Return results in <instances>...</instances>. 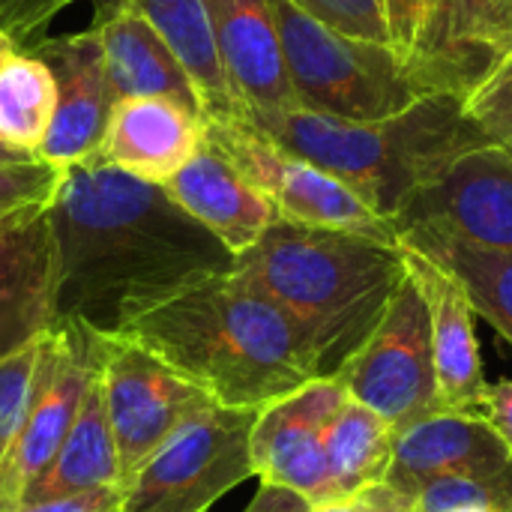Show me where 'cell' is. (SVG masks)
<instances>
[{
    "label": "cell",
    "instance_id": "6da1fadb",
    "mask_svg": "<svg viewBox=\"0 0 512 512\" xmlns=\"http://www.w3.org/2000/svg\"><path fill=\"white\" fill-rule=\"evenodd\" d=\"M48 222L51 324H81L108 339L234 270V255L162 186L99 159L66 168Z\"/></svg>",
    "mask_w": 512,
    "mask_h": 512
},
{
    "label": "cell",
    "instance_id": "7a4b0ae2",
    "mask_svg": "<svg viewBox=\"0 0 512 512\" xmlns=\"http://www.w3.org/2000/svg\"><path fill=\"white\" fill-rule=\"evenodd\" d=\"M123 339L150 348L222 408L261 411L324 378L306 333L234 270L138 318Z\"/></svg>",
    "mask_w": 512,
    "mask_h": 512
},
{
    "label": "cell",
    "instance_id": "3957f363",
    "mask_svg": "<svg viewBox=\"0 0 512 512\" xmlns=\"http://www.w3.org/2000/svg\"><path fill=\"white\" fill-rule=\"evenodd\" d=\"M405 273L402 243L285 219L234 258V276L306 333L324 378L369 339Z\"/></svg>",
    "mask_w": 512,
    "mask_h": 512
},
{
    "label": "cell",
    "instance_id": "277c9868",
    "mask_svg": "<svg viewBox=\"0 0 512 512\" xmlns=\"http://www.w3.org/2000/svg\"><path fill=\"white\" fill-rule=\"evenodd\" d=\"M237 117L282 150L342 180L393 225L453 159L489 144L465 117V93H438L375 123L339 120L303 105L243 108Z\"/></svg>",
    "mask_w": 512,
    "mask_h": 512
},
{
    "label": "cell",
    "instance_id": "5b68a950",
    "mask_svg": "<svg viewBox=\"0 0 512 512\" xmlns=\"http://www.w3.org/2000/svg\"><path fill=\"white\" fill-rule=\"evenodd\" d=\"M294 96L303 108L354 123L396 117L438 93L474 87L441 60L405 57L393 45L354 39L324 27L291 0H267Z\"/></svg>",
    "mask_w": 512,
    "mask_h": 512
},
{
    "label": "cell",
    "instance_id": "8992f818",
    "mask_svg": "<svg viewBox=\"0 0 512 512\" xmlns=\"http://www.w3.org/2000/svg\"><path fill=\"white\" fill-rule=\"evenodd\" d=\"M258 411L213 405L180 426L123 486V512H207L252 477Z\"/></svg>",
    "mask_w": 512,
    "mask_h": 512
},
{
    "label": "cell",
    "instance_id": "52a82bcc",
    "mask_svg": "<svg viewBox=\"0 0 512 512\" xmlns=\"http://www.w3.org/2000/svg\"><path fill=\"white\" fill-rule=\"evenodd\" d=\"M108 336L81 324H51L39 339V360L24 423L0 459V512H15L69 435L90 381L105 360Z\"/></svg>",
    "mask_w": 512,
    "mask_h": 512
},
{
    "label": "cell",
    "instance_id": "ba28073f",
    "mask_svg": "<svg viewBox=\"0 0 512 512\" xmlns=\"http://www.w3.org/2000/svg\"><path fill=\"white\" fill-rule=\"evenodd\" d=\"M207 141L276 207L279 219L399 243L396 225L378 216L354 189L282 150L246 120H207Z\"/></svg>",
    "mask_w": 512,
    "mask_h": 512
},
{
    "label": "cell",
    "instance_id": "9c48e42d",
    "mask_svg": "<svg viewBox=\"0 0 512 512\" xmlns=\"http://www.w3.org/2000/svg\"><path fill=\"white\" fill-rule=\"evenodd\" d=\"M330 378L396 432L438 414L429 309L408 273L369 339Z\"/></svg>",
    "mask_w": 512,
    "mask_h": 512
},
{
    "label": "cell",
    "instance_id": "30bf717a",
    "mask_svg": "<svg viewBox=\"0 0 512 512\" xmlns=\"http://www.w3.org/2000/svg\"><path fill=\"white\" fill-rule=\"evenodd\" d=\"M102 387L123 486L180 426L216 405L207 390L123 336L105 345Z\"/></svg>",
    "mask_w": 512,
    "mask_h": 512
},
{
    "label": "cell",
    "instance_id": "8fae6325",
    "mask_svg": "<svg viewBox=\"0 0 512 512\" xmlns=\"http://www.w3.org/2000/svg\"><path fill=\"white\" fill-rule=\"evenodd\" d=\"M432 225L480 249L512 255V150L477 144L423 186L396 219Z\"/></svg>",
    "mask_w": 512,
    "mask_h": 512
},
{
    "label": "cell",
    "instance_id": "7c38bea8",
    "mask_svg": "<svg viewBox=\"0 0 512 512\" xmlns=\"http://www.w3.org/2000/svg\"><path fill=\"white\" fill-rule=\"evenodd\" d=\"M345 399L348 393L336 378H315L297 393L261 408L249 438L252 477L300 495L309 507L333 504L324 432Z\"/></svg>",
    "mask_w": 512,
    "mask_h": 512
},
{
    "label": "cell",
    "instance_id": "4fadbf2b",
    "mask_svg": "<svg viewBox=\"0 0 512 512\" xmlns=\"http://www.w3.org/2000/svg\"><path fill=\"white\" fill-rule=\"evenodd\" d=\"M30 54L51 69L57 84V108L36 159L57 168H75L96 159L114 105L96 27L45 36Z\"/></svg>",
    "mask_w": 512,
    "mask_h": 512
},
{
    "label": "cell",
    "instance_id": "5bb4252c",
    "mask_svg": "<svg viewBox=\"0 0 512 512\" xmlns=\"http://www.w3.org/2000/svg\"><path fill=\"white\" fill-rule=\"evenodd\" d=\"M405 267L429 309L438 414L486 420L489 381L480 357L477 309L468 291L447 267L435 264L432 258L414 249H405Z\"/></svg>",
    "mask_w": 512,
    "mask_h": 512
},
{
    "label": "cell",
    "instance_id": "9a60e30c",
    "mask_svg": "<svg viewBox=\"0 0 512 512\" xmlns=\"http://www.w3.org/2000/svg\"><path fill=\"white\" fill-rule=\"evenodd\" d=\"M207 144V117L159 96L114 99L99 162L165 186Z\"/></svg>",
    "mask_w": 512,
    "mask_h": 512
},
{
    "label": "cell",
    "instance_id": "2e32d148",
    "mask_svg": "<svg viewBox=\"0 0 512 512\" xmlns=\"http://www.w3.org/2000/svg\"><path fill=\"white\" fill-rule=\"evenodd\" d=\"M432 477H474L512 489V453L483 417L432 414L396 432L384 486L408 492Z\"/></svg>",
    "mask_w": 512,
    "mask_h": 512
},
{
    "label": "cell",
    "instance_id": "e0dca14e",
    "mask_svg": "<svg viewBox=\"0 0 512 512\" xmlns=\"http://www.w3.org/2000/svg\"><path fill=\"white\" fill-rule=\"evenodd\" d=\"M54 246L48 207L0 219V357L51 327Z\"/></svg>",
    "mask_w": 512,
    "mask_h": 512
},
{
    "label": "cell",
    "instance_id": "ac0fdd59",
    "mask_svg": "<svg viewBox=\"0 0 512 512\" xmlns=\"http://www.w3.org/2000/svg\"><path fill=\"white\" fill-rule=\"evenodd\" d=\"M225 75L243 108L300 105L285 69L276 21L267 0H204Z\"/></svg>",
    "mask_w": 512,
    "mask_h": 512
},
{
    "label": "cell",
    "instance_id": "d6986e66",
    "mask_svg": "<svg viewBox=\"0 0 512 512\" xmlns=\"http://www.w3.org/2000/svg\"><path fill=\"white\" fill-rule=\"evenodd\" d=\"M162 189L234 258L252 249L279 219L276 207L210 141Z\"/></svg>",
    "mask_w": 512,
    "mask_h": 512
},
{
    "label": "cell",
    "instance_id": "ffe728a7",
    "mask_svg": "<svg viewBox=\"0 0 512 512\" xmlns=\"http://www.w3.org/2000/svg\"><path fill=\"white\" fill-rule=\"evenodd\" d=\"M105 75L114 99L123 96H159L171 99L201 117H207L204 99L180 60L162 42V36L132 9L120 6L96 24Z\"/></svg>",
    "mask_w": 512,
    "mask_h": 512
},
{
    "label": "cell",
    "instance_id": "44dd1931",
    "mask_svg": "<svg viewBox=\"0 0 512 512\" xmlns=\"http://www.w3.org/2000/svg\"><path fill=\"white\" fill-rule=\"evenodd\" d=\"M108 486L123 489V477H120L114 432H111L108 405H105L102 369H99V375L90 381L84 393L78 417L69 435L63 438L57 456L42 471V477L24 492L21 504H39V501L66 498V495H78L90 489H108Z\"/></svg>",
    "mask_w": 512,
    "mask_h": 512
},
{
    "label": "cell",
    "instance_id": "7402d4cb",
    "mask_svg": "<svg viewBox=\"0 0 512 512\" xmlns=\"http://www.w3.org/2000/svg\"><path fill=\"white\" fill-rule=\"evenodd\" d=\"M126 6H132L180 60L204 99L207 120L240 114V99L225 75L204 0H126Z\"/></svg>",
    "mask_w": 512,
    "mask_h": 512
},
{
    "label": "cell",
    "instance_id": "603a6c76",
    "mask_svg": "<svg viewBox=\"0 0 512 512\" xmlns=\"http://www.w3.org/2000/svg\"><path fill=\"white\" fill-rule=\"evenodd\" d=\"M399 243L447 267L468 291L477 315L512 345V255L480 249L432 225L399 228Z\"/></svg>",
    "mask_w": 512,
    "mask_h": 512
},
{
    "label": "cell",
    "instance_id": "cb8c5ba5",
    "mask_svg": "<svg viewBox=\"0 0 512 512\" xmlns=\"http://www.w3.org/2000/svg\"><path fill=\"white\" fill-rule=\"evenodd\" d=\"M393 450L396 429L348 396L324 432V459L333 498L357 501L363 492L381 486L390 474Z\"/></svg>",
    "mask_w": 512,
    "mask_h": 512
},
{
    "label": "cell",
    "instance_id": "d4e9b609",
    "mask_svg": "<svg viewBox=\"0 0 512 512\" xmlns=\"http://www.w3.org/2000/svg\"><path fill=\"white\" fill-rule=\"evenodd\" d=\"M57 108L51 69L18 42L0 33V144L36 159Z\"/></svg>",
    "mask_w": 512,
    "mask_h": 512
},
{
    "label": "cell",
    "instance_id": "484cf974",
    "mask_svg": "<svg viewBox=\"0 0 512 512\" xmlns=\"http://www.w3.org/2000/svg\"><path fill=\"white\" fill-rule=\"evenodd\" d=\"M390 42L405 57L441 60L474 84L495 66L486 54L459 48L453 39V0H381Z\"/></svg>",
    "mask_w": 512,
    "mask_h": 512
},
{
    "label": "cell",
    "instance_id": "4316f807",
    "mask_svg": "<svg viewBox=\"0 0 512 512\" xmlns=\"http://www.w3.org/2000/svg\"><path fill=\"white\" fill-rule=\"evenodd\" d=\"M465 117L489 144L512 150V54L501 57L465 93Z\"/></svg>",
    "mask_w": 512,
    "mask_h": 512
},
{
    "label": "cell",
    "instance_id": "83f0119b",
    "mask_svg": "<svg viewBox=\"0 0 512 512\" xmlns=\"http://www.w3.org/2000/svg\"><path fill=\"white\" fill-rule=\"evenodd\" d=\"M396 495L414 512H453L465 507H492L504 512L512 504V489L474 477H432Z\"/></svg>",
    "mask_w": 512,
    "mask_h": 512
},
{
    "label": "cell",
    "instance_id": "f1b7e54d",
    "mask_svg": "<svg viewBox=\"0 0 512 512\" xmlns=\"http://www.w3.org/2000/svg\"><path fill=\"white\" fill-rule=\"evenodd\" d=\"M39 339L0 357V459L12 447L27 414L36 360H39Z\"/></svg>",
    "mask_w": 512,
    "mask_h": 512
},
{
    "label": "cell",
    "instance_id": "f546056e",
    "mask_svg": "<svg viewBox=\"0 0 512 512\" xmlns=\"http://www.w3.org/2000/svg\"><path fill=\"white\" fill-rule=\"evenodd\" d=\"M63 177L66 168L39 159L0 165V219L33 207H51Z\"/></svg>",
    "mask_w": 512,
    "mask_h": 512
},
{
    "label": "cell",
    "instance_id": "4dcf8cb0",
    "mask_svg": "<svg viewBox=\"0 0 512 512\" xmlns=\"http://www.w3.org/2000/svg\"><path fill=\"white\" fill-rule=\"evenodd\" d=\"M291 3L336 33L393 45L381 0H291Z\"/></svg>",
    "mask_w": 512,
    "mask_h": 512
},
{
    "label": "cell",
    "instance_id": "1f68e13d",
    "mask_svg": "<svg viewBox=\"0 0 512 512\" xmlns=\"http://www.w3.org/2000/svg\"><path fill=\"white\" fill-rule=\"evenodd\" d=\"M78 0H0V33L30 51L48 36V27Z\"/></svg>",
    "mask_w": 512,
    "mask_h": 512
},
{
    "label": "cell",
    "instance_id": "d6a6232c",
    "mask_svg": "<svg viewBox=\"0 0 512 512\" xmlns=\"http://www.w3.org/2000/svg\"><path fill=\"white\" fill-rule=\"evenodd\" d=\"M471 45L483 48L495 63L512 54V0H492L471 27Z\"/></svg>",
    "mask_w": 512,
    "mask_h": 512
},
{
    "label": "cell",
    "instance_id": "836d02e7",
    "mask_svg": "<svg viewBox=\"0 0 512 512\" xmlns=\"http://www.w3.org/2000/svg\"><path fill=\"white\" fill-rule=\"evenodd\" d=\"M15 512H123V489L120 486L90 489L66 498L39 501V504H21Z\"/></svg>",
    "mask_w": 512,
    "mask_h": 512
},
{
    "label": "cell",
    "instance_id": "e575fe53",
    "mask_svg": "<svg viewBox=\"0 0 512 512\" xmlns=\"http://www.w3.org/2000/svg\"><path fill=\"white\" fill-rule=\"evenodd\" d=\"M489 426L498 432V438L512 453V378L489 384V408H486Z\"/></svg>",
    "mask_w": 512,
    "mask_h": 512
},
{
    "label": "cell",
    "instance_id": "d590c367",
    "mask_svg": "<svg viewBox=\"0 0 512 512\" xmlns=\"http://www.w3.org/2000/svg\"><path fill=\"white\" fill-rule=\"evenodd\" d=\"M309 510V504L300 498V495H294V492H288V489H279V486H264L261 483V489L255 492V498L249 501V507L243 512H306Z\"/></svg>",
    "mask_w": 512,
    "mask_h": 512
},
{
    "label": "cell",
    "instance_id": "8d00e7d4",
    "mask_svg": "<svg viewBox=\"0 0 512 512\" xmlns=\"http://www.w3.org/2000/svg\"><path fill=\"white\" fill-rule=\"evenodd\" d=\"M492 0H453V39H456V45L459 48H468V51H477V54H486L483 48H477V45H471V27H474V21L483 15V9L489 6ZM489 57V54H486ZM492 60V57H489Z\"/></svg>",
    "mask_w": 512,
    "mask_h": 512
},
{
    "label": "cell",
    "instance_id": "74e56055",
    "mask_svg": "<svg viewBox=\"0 0 512 512\" xmlns=\"http://www.w3.org/2000/svg\"><path fill=\"white\" fill-rule=\"evenodd\" d=\"M357 504L363 507V512H414L390 486H375V489H369V492H363L360 498H357Z\"/></svg>",
    "mask_w": 512,
    "mask_h": 512
},
{
    "label": "cell",
    "instance_id": "f35d334b",
    "mask_svg": "<svg viewBox=\"0 0 512 512\" xmlns=\"http://www.w3.org/2000/svg\"><path fill=\"white\" fill-rule=\"evenodd\" d=\"M306 512H363L357 501H333V504H321V507H309Z\"/></svg>",
    "mask_w": 512,
    "mask_h": 512
},
{
    "label": "cell",
    "instance_id": "ab89813d",
    "mask_svg": "<svg viewBox=\"0 0 512 512\" xmlns=\"http://www.w3.org/2000/svg\"><path fill=\"white\" fill-rule=\"evenodd\" d=\"M120 6H126V0H99V15H96V21L105 18V15H111V12L120 9Z\"/></svg>",
    "mask_w": 512,
    "mask_h": 512
},
{
    "label": "cell",
    "instance_id": "60d3db41",
    "mask_svg": "<svg viewBox=\"0 0 512 512\" xmlns=\"http://www.w3.org/2000/svg\"><path fill=\"white\" fill-rule=\"evenodd\" d=\"M12 162H30V159H24V156H18V153H12V150H6V147L0 144V165H12Z\"/></svg>",
    "mask_w": 512,
    "mask_h": 512
},
{
    "label": "cell",
    "instance_id": "b9f144b4",
    "mask_svg": "<svg viewBox=\"0 0 512 512\" xmlns=\"http://www.w3.org/2000/svg\"><path fill=\"white\" fill-rule=\"evenodd\" d=\"M453 512H501V510H492V507H465V510H453Z\"/></svg>",
    "mask_w": 512,
    "mask_h": 512
},
{
    "label": "cell",
    "instance_id": "7bdbcfd3",
    "mask_svg": "<svg viewBox=\"0 0 512 512\" xmlns=\"http://www.w3.org/2000/svg\"><path fill=\"white\" fill-rule=\"evenodd\" d=\"M504 512H512V504H510V507H507V510H504Z\"/></svg>",
    "mask_w": 512,
    "mask_h": 512
}]
</instances>
